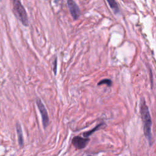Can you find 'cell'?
I'll use <instances>...</instances> for the list:
<instances>
[{"label":"cell","instance_id":"6da1fadb","mask_svg":"<svg viewBox=\"0 0 156 156\" xmlns=\"http://www.w3.org/2000/svg\"><path fill=\"white\" fill-rule=\"evenodd\" d=\"M140 111L141 113V119L143 123V129L144 133L148 140L150 144H152V132H151V128H152V120L151 116L148 109L147 105L146 104L144 99H142L140 103Z\"/></svg>","mask_w":156,"mask_h":156},{"label":"cell","instance_id":"7a4b0ae2","mask_svg":"<svg viewBox=\"0 0 156 156\" xmlns=\"http://www.w3.org/2000/svg\"><path fill=\"white\" fill-rule=\"evenodd\" d=\"M14 11L16 16L22 24L26 26H28L29 22L26 12L24 7L18 0H14Z\"/></svg>","mask_w":156,"mask_h":156},{"label":"cell","instance_id":"3957f363","mask_svg":"<svg viewBox=\"0 0 156 156\" xmlns=\"http://www.w3.org/2000/svg\"><path fill=\"white\" fill-rule=\"evenodd\" d=\"M37 104L41 116H42L43 125L44 127L45 128L47 127V126L49 123V117H48V115L47 113V110L45 106L43 105V104L42 103V102L41 101V100L40 99H38L37 100Z\"/></svg>","mask_w":156,"mask_h":156},{"label":"cell","instance_id":"277c9868","mask_svg":"<svg viewBox=\"0 0 156 156\" xmlns=\"http://www.w3.org/2000/svg\"><path fill=\"white\" fill-rule=\"evenodd\" d=\"M89 141L90 139L88 138L76 136L73 138L72 143L76 148L78 149H82L87 146Z\"/></svg>","mask_w":156,"mask_h":156},{"label":"cell","instance_id":"5b68a950","mask_svg":"<svg viewBox=\"0 0 156 156\" xmlns=\"http://www.w3.org/2000/svg\"><path fill=\"white\" fill-rule=\"evenodd\" d=\"M67 4L70 12L73 17L74 20H77L81 15L80 9L77 5V4L73 1V0H68Z\"/></svg>","mask_w":156,"mask_h":156},{"label":"cell","instance_id":"8992f818","mask_svg":"<svg viewBox=\"0 0 156 156\" xmlns=\"http://www.w3.org/2000/svg\"><path fill=\"white\" fill-rule=\"evenodd\" d=\"M17 135H18V139H19V143L20 146L23 145V132L22 130V127L20 124H17Z\"/></svg>","mask_w":156,"mask_h":156},{"label":"cell","instance_id":"52a82bcc","mask_svg":"<svg viewBox=\"0 0 156 156\" xmlns=\"http://www.w3.org/2000/svg\"><path fill=\"white\" fill-rule=\"evenodd\" d=\"M104 123H101V124L97 125V126H96V127H95L93 129H92V130H89V131H87V132L84 133V134H83L84 137H85V138H87V137H90V135H92L95 132H96V130H99V129L100 128H101L102 126H104Z\"/></svg>","mask_w":156,"mask_h":156},{"label":"cell","instance_id":"ba28073f","mask_svg":"<svg viewBox=\"0 0 156 156\" xmlns=\"http://www.w3.org/2000/svg\"><path fill=\"white\" fill-rule=\"evenodd\" d=\"M109 6H110V8L114 10L115 12H118L119 9H118V6L117 3H116L115 0H107Z\"/></svg>","mask_w":156,"mask_h":156},{"label":"cell","instance_id":"9c48e42d","mask_svg":"<svg viewBox=\"0 0 156 156\" xmlns=\"http://www.w3.org/2000/svg\"><path fill=\"white\" fill-rule=\"evenodd\" d=\"M102 84H106L107 86L109 87V86H111V85H112V81L110 79H103V80L101 81L98 84V85H102Z\"/></svg>","mask_w":156,"mask_h":156},{"label":"cell","instance_id":"30bf717a","mask_svg":"<svg viewBox=\"0 0 156 156\" xmlns=\"http://www.w3.org/2000/svg\"><path fill=\"white\" fill-rule=\"evenodd\" d=\"M56 70H57V59H56L54 61V73L56 74Z\"/></svg>","mask_w":156,"mask_h":156},{"label":"cell","instance_id":"8fae6325","mask_svg":"<svg viewBox=\"0 0 156 156\" xmlns=\"http://www.w3.org/2000/svg\"><path fill=\"white\" fill-rule=\"evenodd\" d=\"M55 1L56 2H58V1H59V0H55Z\"/></svg>","mask_w":156,"mask_h":156},{"label":"cell","instance_id":"7c38bea8","mask_svg":"<svg viewBox=\"0 0 156 156\" xmlns=\"http://www.w3.org/2000/svg\"><path fill=\"white\" fill-rule=\"evenodd\" d=\"M88 156H92V155H88Z\"/></svg>","mask_w":156,"mask_h":156}]
</instances>
